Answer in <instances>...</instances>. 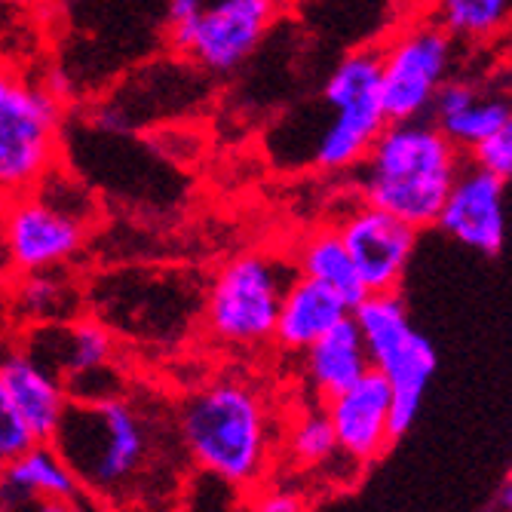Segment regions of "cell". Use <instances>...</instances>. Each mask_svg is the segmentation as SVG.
<instances>
[{"label": "cell", "instance_id": "7c38bea8", "mask_svg": "<svg viewBox=\"0 0 512 512\" xmlns=\"http://www.w3.org/2000/svg\"><path fill=\"white\" fill-rule=\"evenodd\" d=\"M436 224L460 246H467L488 258H497L509 234L506 181L476 166H463L442 203Z\"/></svg>", "mask_w": 512, "mask_h": 512}, {"label": "cell", "instance_id": "4fadbf2b", "mask_svg": "<svg viewBox=\"0 0 512 512\" xmlns=\"http://www.w3.org/2000/svg\"><path fill=\"white\" fill-rule=\"evenodd\" d=\"M325 414H329L335 430L338 454H344L353 463L378 460L393 442L390 384L378 371H365L353 387L325 399Z\"/></svg>", "mask_w": 512, "mask_h": 512}, {"label": "cell", "instance_id": "9c48e42d", "mask_svg": "<svg viewBox=\"0 0 512 512\" xmlns=\"http://www.w3.org/2000/svg\"><path fill=\"white\" fill-rule=\"evenodd\" d=\"M454 56L457 40L433 16H417L399 25L378 46L387 123L424 120L439 86L454 74Z\"/></svg>", "mask_w": 512, "mask_h": 512}, {"label": "cell", "instance_id": "7402d4cb", "mask_svg": "<svg viewBox=\"0 0 512 512\" xmlns=\"http://www.w3.org/2000/svg\"><path fill=\"white\" fill-rule=\"evenodd\" d=\"M16 310L40 325L68 322V316L74 313V289L50 270L25 273L16 289Z\"/></svg>", "mask_w": 512, "mask_h": 512}, {"label": "cell", "instance_id": "44dd1931", "mask_svg": "<svg viewBox=\"0 0 512 512\" xmlns=\"http://www.w3.org/2000/svg\"><path fill=\"white\" fill-rule=\"evenodd\" d=\"M512 0H433V19L457 43H494L509 25Z\"/></svg>", "mask_w": 512, "mask_h": 512}, {"label": "cell", "instance_id": "603a6c76", "mask_svg": "<svg viewBox=\"0 0 512 512\" xmlns=\"http://www.w3.org/2000/svg\"><path fill=\"white\" fill-rule=\"evenodd\" d=\"M286 454L301 470L325 467V463L338 457L335 430L325 408H307L295 417L286 433Z\"/></svg>", "mask_w": 512, "mask_h": 512}, {"label": "cell", "instance_id": "e0dca14e", "mask_svg": "<svg viewBox=\"0 0 512 512\" xmlns=\"http://www.w3.org/2000/svg\"><path fill=\"white\" fill-rule=\"evenodd\" d=\"M304 371L310 390L325 402L347 387H353L365 371H371L362 335L356 329L353 316H344L338 325H332L319 341H313L304 350Z\"/></svg>", "mask_w": 512, "mask_h": 512}, {"label": "cell", "instance_id": "6da1fadb", "mask_svg": "<svg viewBox=\"0 0 512 512\" xmlns=\"http://www.w3.org/2000/svg\"><path fill=\"white\" fill-rule=\"evenodd\" d=\"M50 445L68 463L80 491L120 512H169L181 497L184 448L175 417L145 399L111 396L68 402Z\"/></svg>", "mask_w": 512, "mask_h": 512}, {"label": "cell", "instance_id": "5b68a950", "mask_svg": "<svg viewBox=\"0 0 512 512\" xmlns=\"http://www.w3.org/2000/svg\"><path fill=\"white\" fill-rule=\"evenodd\" d=\"M322 105L325 117L310 145V163L319 172L356 169L387 126L378 46L350 50L332 68L322 83Z\"/></svg>", "mask_w": 512, "mask_h": 512}, {"label": "cell", "instance_id": "7a4b0ae2", "mask_svg": "<svg viewBox=\"0 0 512 512\" xmlns=\"http://www.w3.org/2000/svg\"><path fill=\"white\" fill-rule=\"evenodd\" d=\"M175 433L194 467L227 488H255L270 473L273 421L243 378H215L178 405Z\"/></svg>", "mask_w": 512, "mask_h": 512}, {"label": "cell", "instance_id": "2e32d148", "mask_svg": "<svg viewBox=\"0 0 512 512\" xmlns=\"http://www.w3.org/2000/svg\"><path fill=\"white\" fill-rule=\"evenodd\" d=\"M344 316H350V307L338 292L295 273L283 292V301H279L273 341L286 353H304Z\"/></svg>", "mask_w": 512, "mask_h": 512}, {"label": "cell", "instance_id": "8992f818", "mask_svg": "<svg viewBox=\"0 0 512 512\" xmlns=\"http://www.w3.org/2000/svg\"><path fill=\"white\" fill-rule=\"evenodd\" d=\"M62 105L50 86L0 71V203H10L56 169Z\"/></svg>", "mask_w": 512, "mask_h": 512}, {"label": "cell", "instance_id": "ba28073f", "mask_svg": "<svg viewBox=\"0 0 512 512\" xmlns=\"http://www.w3.org/2000/svg\"><path fill=\"white\" fill-rule=\"evenodd\" d=\"M77 188L56 175H46L34 191L0 209V230L10 264L22 273L56 270L68 264L86 243L89 215Z\"/></svg>", "mask_w": 512, "mask_h": 512}, {"label": "cell", "instance_id": "f546056e", "mask_svg": "<svg viewBox=\"0 0 512 512\" xmlns=\"http://www.w3.org/2000/svg\"><path fill=\"white\" fill-rule=\"evenodd\" d=\"M408 4H424V0H408Z\"/></svg>", "mask_w": 512, "mask_h": 512}, {"label": "cell", "instance_id": "cb8c5ba5", "mask_svg": "<svg viewBox=\"0 0 512 512\" xmlns=\"http://www.w3.org/2000/svg\"><path fill=\"white\" fill-rule=\"evenodd\" d=\"M31 445H34V436H31V430L25 427L19 408L13 405V399H10L4 381H0V460L7 463V460H13L16 454L28 451Z\"/></svg>", "mask_w": 512, "mask_h": 512}, {"label": "cell", "instance_id": "ffe728a7", "mask_svg": "<svg viewBox=\"0 0 512 512\" xmlns=\"http://www.w3.org/2000/svg\"><path fill=\"white\" fill-rule=\"evenodd\" d=\"M448 142L460 151L476 148L485 138H491L494 132L512 126V108H509V96L506 92H497L494 86H485L473 96V102L463 105L457 114L433 123Z\"/></svg>", "mask_w": 512, "mask_h": 512}, {"label": "cell", "instance_id": "9a60e30c", "mask_svg": "<svg viewBox=\"0 0 512 512\" xmlns=\"http://www.w3.org/2000/svg\"><path fill=\"white\" fill-rule=\"evenodd\" d=\"M46 338H53V344H43L31 338L25 347L46 371L62 381V387L96 375L102 368H111L114 359V335L105 322L99 319H74V322H50L40 325Z\"/></svg>", "mask_w": 512, "mask_h": 512}, {"label": "cell", "instance_id": "277c9868", "mask_svg": "<svg viewBox=\"0 0 512 512\" xmlns=\"http://www.w3.org/2000/svg\"><path fill=\"white\" fill-rule=\"evenodd\" d=\"M350 316L362 335L371 371L390 384V433L399 439L421 414L424 393L439 368L436 347L411 325L399 292L365 295Z\"/></svg>", "mask_w": 512, "mask_h": 512}, {"label": "cell", "instance_id": "f1b7e54d", "mask_svg": "<svg viewBox=\"0 0 512 512\" xmlns=\"http://www.w3.org/2000/svg\"><path fill=\"white\" fill-rule=\"evenodd\" d=\"M7 267H13V264H10V252H7V243H4V230H0V273H4Z\"/></svg>", "mask_w": 512, "mask_h": 512}, {"label": "cell", "instance_id": "4316f807", "mask_svg": "<svg viewBox=\"0 0 512 512\" xmlns=\"http://www.w3.org/2000/svg\"><path fill=\"white\" fill-rule=\"evenodd\" d=\"M246 512H304V500L295 491L286 488H273L267 494H261Z\"/></svg>", "mask_w": 512, "mask_h": 512}, {"label": "cell", "instance_id": "52a82bcc", "mask_svg": "<svg viewBox=\"0 0 512 512\" xmlns=\"http://www.w3.org/2000/svg\"><path fill=\"white\" fill-rule=\"evenodd\" d=\"M295 267L270 252H243L230 258L212 279L203 301L206 332L224 344L252 350L273 341L279 301Z\"/></svg>", "mask_w": 512, "mask_h": 512}, {"label": "cell", "instance_id": "83f0119b", "mask_svg": "<svg viewBox=\"0 0 512 512\" xmlns=\"http://www.w3.org/2000/svg\"><path fill=\"white\" fill-rule=\"evenodd\" d=\"M34 512H80L77 500H65V497H40L34 503Z\"/></svg>", "mask_w": 512, "mask_h": 512}, {"label": "cell", "instance_id": "30bf717a", "mask_svg": "<svg viewBox=\"0 0 512 512\" xmlns=\"http://www.w3.org/2000/svg\"><path fill=\"white\" fill-rule=\"evenodd\" d=\"M341 243L356 267L365 295L399 292V283L414 255L417 230L396 215L359 203L338 224Z\"/></svg>", "mask_w": 512, "mask_h": 512}, {"label": "cell", "instance_id": "484cf974", "mask_svg": "<svg viewBox=\"0 0 512 512\" xmlns=\"http://www.w3.org/2000/svg\"><path fill=\"white\" fill-rule=\"evenodd\" d=\"M203 7H206L203 0H169V7H166V40H169L172 53H178V56L188 53Z\"/></svg>", "mask_w": 512, "mask_h": 512}, {"label": "cell", "instance_id": "8fae6325", "mask_svg": "<svg viewBox=\"0 0 512 512\" xmlns=\"http://www.w3.org/2000/svg\"><path fill=\"white\" fill-rule=\"evenodd\" d=\"M279 16V0H215L203 7L188 59L212 74L237 71L267 37Z\"/></svg>", "mask_w": 512, "mask_h": 512}, {"label": "cell", "instance_id": "5bb4252c", "mask_svg": "<svg viewBox=\"0 0 512 512\" xmlns=\"http://www.w3.org/2000/svg\"><path fill=\"white\" fill-rule=\"evenodd\" d=\"M0 381H4L34 442H50L71 402L62 381L53 371H46L25 347L0 350Z\"/></svg>", "mask_w": 512, "mask_h": 512}, {"label": "cell", "instance_id": "d6986e66", "mask_svg": "<svg viewBox=\"0 0 512 512\" xmlns=\"http://www.w3.org/2000/svg\"><path fill=\"white\" fill-rule=\"evenodd\" d=\"M295 273L338 292L350 310L365 298V289L347 255V246L341 243L338 227H319L301 240L295 252Z\"/></svg>", "mask_w": 512, "mask_h": 512}, {"label": "cell", "instance_id": "d4e9b609", "mask_svg": "<svg viewBox=\"0 0 512 512\" xmlns=\"http://www.w3.org/2000/svg\"><path fill=\"white\" fill-rule=\"evenodd\" d=\"M470 160L476 169H482L500 181H509L512 178V126L494 132L491 138L470 148Z\"/></svg>", "mask_w": 512, "mask_h": 512}, {"label": "cell", "instance_id": "3957f363", "mask_svg": "<svg viewBox=\"0 0 512 512\" xmlns=\"http://www.w3.org/2000/svg\"><path fill=\"white\" fill-rule=\"evenodd\" d=\"M359 169L362 203L421 230L436 224L451 184L463 169V151L430 120L387 123Z\"/></svg>", "mask_w": 512, "mask_h": 512}, {"label": "cell", "instance_id": "1f68e13d", "mask_svg": "<svg viewBox=\"0 0 512 512\" xmlns=\"http://www.w3.org/2000/svg\"><path fill=\"white\" fill-rule=\"evenodd\" d=\"M0 470H4V460H0Z\"/></svg>", "mask_w": 512, "mask_h": 512}, {"label": "cell", "instance_id": "4dcf8cb0", "mask_svg": "<svg viewBox=\"0 0 512 512\" xmlns=\"http://www.w3.org/2000/svg\"><path fill=\"white\" fill-rule=\"evenodd\" d=\"M298 4H310V0H298Z\"/></svg>", "mask_w": 512, "mask_h": 512}, {"label": "cell", "instance_id": "ac0fdd59", "mask_svg": "<svg viewBox=\"0 0 512 512\" xmlns=\"http://www.w3.org/2000/svg\"><path fill=\"white\" fill-rule=\"evenodd\" d=\"M77 491L80 485L74 473L50 442H34L28 451L7 460L4 470H0V512H7L22 500L40 497L77 500Z\"/></svg>", "mask_w": 512, "mask_h": 512}]
</instances>
